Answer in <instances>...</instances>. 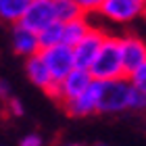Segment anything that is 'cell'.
I'll return each instance as SVG.
<instances>
[{"label": "cell", "mask_w": 146, "mask_h": 146, "mask_svg": "<svg viewBox=\"0 0 146 146\" xmlns=\"http://www.w3.org/2000/svg\"><path fill=\"white\" fill-rule=\"evenodd\" d=\"M67 115L71 117H90L92 113H96V90H94V82L84 94H79L71 100L63 102Z\"/></svg>", "instance_id": "cell-11"}, {"label": "cell", "mask_w": 146, "mask_h": 146, "mask_svg": "<svg viewBox=\"0 0 146 146\" xmlns=\"http://www.w3.org/2000/svg\"><path fill=\"white\" fill-rule=\"evenodd\" d=\"M58 146H86V144H77V142H65V144H58Z\"/></svg>", "instance_id": "cell-22"}, {"label": "cell", "mask_w": 146, "mask_h": 146, "mask_svg": "<svg viewBox=\"0 0 146 146\" xmlns=\"http://www.w3.org/2000/svg\"><path fill=\"white\" fill-rule=\"evenodd\" d=\"M94 146H109V144H102V142H100V144H94Z\"/></svg>", "instance_id": "cell-23"}, {"label": "cell", "mask_w": 146, "mask_h": 146, "mask_svg": "<svg viewBox=\"0 0 146 146\" xmlns=\"http://www.w3.org/2000/svg\"><path fill=\"white\" fill-rule=\"evenodd\" d=\"M25 73H27L29 82L34 86H38L40 90H44L50 98H54V100H56V96H58V84L50 77V73H48V69H46V65L42 61V56H40V52L34 54V56L25 58Z\"/></svg>", "instance_id": "cell-8"}, {"label": "cell", "mask_w": 146, "mask_h": 146, "mask_svg": "<svg viewBox=\"0 0 146 146\" xmlns=\"http://www.w3.org/2000/svg\"><path fill=\"white\" fill-rule=\"evenodd\" d=\"M92 82H94V79L90 77V73L86 69H77V67L71 69L67 75L58 82V96H56V100L58 102H67V100H71V98L84 94V92L92 86Z\"/></svg>", "instance_id": "cell-9"}, {"label": "cell", "mask_w": 146, "mask_h": 146, "mask_svg": "<svg viewBox=\"0 0 146 146\" xmlns=\"http://www.w3.org/2000/svg\"><path fill=\"white\" fill-rule=\"evenodd\" d=\"M50 2H52L54 21H58V23H67V21H71V19L84 17V13L79 11L75 0H50Z\"/></svg>", "instance_id": "cell-14"}, {"label": "cell", "mask_w": 146, "mask_h": 146, "mask_svg": "<svg viewBox=\"0 0 146 146\" xmlns=\"http://www.w3.org/2000/svg\"><path fill=\"white\" fill-rule=\"evenodd\" d=\"M31 0H0V19L6 23H19Z\"/></svg>", "instance_id": "cell-13"}, {"label": "cell", "mask_w": 146, "mask_h": 146, "mask_svg": "<svg viewBox=\"0 0 146 146\" xmlns=\"http://www.w3.org/2000/svg\"><path fill=\"white\" fill-rule=\"evenodd\" d=\"M92 23L88 21V17H77V19H71V21L63 23V38H61V44L69 46V48H73L79 40H82L86 34L90 31Z\"/></svg>", "instance_id": "cell-12"}, {"label": "cell", "mask_w": 146, "mask_h": 146, "mask_svg": "<svg viewBox=\"0 0 146 146\" xmlns=\"http://www.w3.org/2000/svg\"><path fill=\"white\" fill-rule=\"evenodd\" d=\"M11 42H13V50L17 52L19 56H34L40 52V42H38V34L25 29L23 25L15 23L13 27V36H11Z\"/></svg>", "instance_id": "cell-10"}, {"label": "cell", "mask_w": 146, "mask_h": 146, "mask_svg": "<svg viewBox=\"0 0 146 146\" xmlns=\"http://www.w3.org/2000/svg\"><path fill=\"white\" fill-rule=\"evenodd\" d=\"M125 77H127V82L134 86V88L146 92V65L144 67H138L136 71H131L129 75H125Z\"/></svg>", "instance_id": "cell-17"}, {"label": "cell", "mask_w": 146, "mask_h": 146, "mask_svg": "<svg viewBox=\"0 0 146 146\" xmlns=\"http://www.w3.org/2000/svg\"><path fill=\"white\" fill-rule=\"evenodd\" d=\"M6 109H9V113L13 117H21L23 113H25V109H23V104H21V100H19V98H9V100H6Z\"/></svg>", "instance_id": "cell-19"}, {"label": "cell", "mask_w": 146, "mask_h": 146, "mask_svg": "<svg viewBox=\"0 0 146 146\" xmlns=\"http://www.w3.org/2000/svg\"><path fill=\"white\" fill-rule=\"evenodd\" d=\"M61 38H63V23L52 21L50 25H46V27L38 34L40 50L48 48V46H54V44H61Z\"/></svg>", "instance_id": "cell-15"}, {"label": "cell", "mask_w": 146, "mask_h": 146, "mask_svg": "<svg viewBox=\"0 0 146 146\" xmlns=\"http://www.w3.org/2000/svg\"><path fill=\"white\" fill-rule=\"evenodd\" d=\"M52 21H54V13H52L50 0H31L23 13V17L19 19V25H23L25 29L34 31V34H40Z\"/></svg>", "instance_id": "cell-7"}, {"label": "cell", "mask_w": 146, "mask_h": 146, "mask_svg": "<svg viewBox=\"0 0 146 146\" xmlns=\"http://www.w3.org/2000/svg\"><path fill=\"white\" fill-rule=\"evenodd\" d=\"M146 0H104L100 6V15L111 23L127 25L144 15Z\"/></svg>", "instance_id": "cell-3"}, {"label": "cell", "mask_w": 146, "mask_h": 146, "mask_svg": "<svg viewBox=\"0 0 146 146\" xmlns=\"http://www.w3.org/2000/svg\"><path fill=\"white\" fill-rule=\"evenodd\" d=\"M40 56L48 69L50 77L58 84L61 79L67 75L71 69H75V63H73V50L65 44H54V46H48V48H42L40 50Z\"/></svg>", "instance_id": "cell-4"}, {"label": "cell", "mask_w": 146, "mask_h": 146, "mask_svg": "<svg viewBox=\"0 0 146 146\" xmlns=\"http://www.w3.org/2000/svg\"><path fill=\"white\" fill-rule=\"evenodd\" d=\"M19 146H44V140H42V136H38V134H27L25 138H21Z\"/></svg>", "instance_id": "cell-20"}, {"label": "cell", "mask_w": 146, "mask_h": 146, "mask_svg": "<svg viewBox=\"0 0 146 146\" xmlns=\"http://www.w3.org/2000/svg\"><path fill=\"white\" fill-rule=\"evenodd\" d=\"M96 90V113H123L129 109L131 84L127 77L94 82Z\"/></svg>", "instance_id": "cell-2"}, {"label": "cell", "mask_w": 146, "mask_h": 146, "mask_svg": "<svg viewBox=\"0 0 146 146\" xmlns=\"http://www.w3.org/2000/svg\"><path fill=\"white\" fill-rule=\"evenodd\" d=\"M104 36H107V31H102V29H98V27L92 25L88 34H86V36L71 48V50H73V63H75L77 69H86V71H88V67L92 65V61H94L98 48H100Z\"/></svg>", "instance_id": "cell-6"}, {"label": "cell", "mask_w": 146, "mask_h": 146, "mask_svg": "<svg viewBox=\"0 0 146 146\" xmlns=\"http://www.w3.org/2000/svg\"><path fill=\"white\" fill-rule=\"evenodd\" d=\"M88 73L94 82L125 77L123 65H121V52H119V36H109V34L104 36L94 61L88 67Z\"/></svg>", "instance_id": "cell-1"}, {"label": "cell", "mask_w": 146, "mask_h": 146, "mask_svg": "<svg viewBox=\"0 0 146 146\" xmlns=\"http://www.w3.org/2000/svg\"><path fill=\"white\" fill-rule=\"evenodd\" d=\"M9 98H11V86H9V82L0 79V100L6 102Z\"/></svg>", "instance_id": "cell-21"}, {"label": "cell", "mask_w": 146, "mask_h": 146, "mask_svg": "<svg viewBox=\"0 0 146 146\" xmlns=\"http://www.w3.org/2000/svg\"><path fill=\"white\" fill-rule=\"evenodd\" d=\"M119 52H121V65L125 75H129L131 71L146 65V44L142 38L134 34L119 38Z\"/></svg>", "instance_id": "cell-5"}, {"label": "cell", "mask_w": 146, "mask_h": 146, "mask_svg": "<svg viewBox=\"0 0 146 146\" xmlns=\"http://www.w3.org/2000/svg\"><path fill=\"white\" fill-rule=\"evenodd\" d=\"M146 107V92L144 90H138L131 86V92H129V109L127 111H142Z\"/></svg>", "instance_id": "cell-16"}, {"label": "cell", "mask_w": 146, "mask_h": 146, "mask_svg": "<svg viewBox=\"0 0 146 146\" xmlns=\"http://www.w3.org/2000/svg\"><path fill=\"white\" fill-rule=\"evenodd\" d=\"M104 0H75V4L79 6V11L84 13V15H90V13H98L100 11Z\"/></svg>", "instance_id": "cell-18"}]
</instances>
